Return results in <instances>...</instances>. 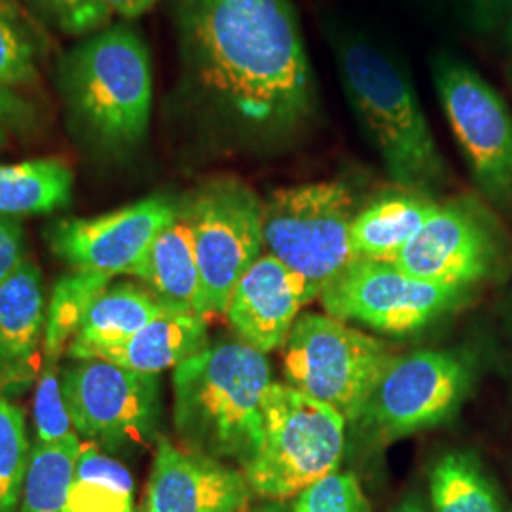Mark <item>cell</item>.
<instances>
[{
  "label": "cell",
  "instance_id": "cell-1",
  "mask_svg": "<svg viewBox=\"0 0 512 512\" xmlns=\"http://www.w3.org/2000/svg\"><path fill=\"white\" fill-rule=\"evenodd\" d=\"M190 109L243 147H289L321 120L291 0H173Z\"/></svg>",
  "mask_w": 512,
  "mask_h": 512
},
{
  "label": "cell",
  "instance_id": "cell-2",
  "mask_svg": "<svg viewBox=\"0 0 512 512\" xmlns=\"http://www.w3.org/2000/svg\"><path fill=\"white\" fill-rule=\"evenodd\" d=\"M325 33L349 109L389 177L431 198L446 184L448 171L406 61L357 25L332 21Z\"/></svg>",
  "mask_w": 512,
  "mask_h": 512
},
{
  "label": "cell",
  "instance_id": "cell-3",
  "mask_svg": "<svg viewBox=\"0 0 512 512\" xmlns=\"http://www.w3.org/2000/svg\"><path fill=\"white\" fill-rule=\"evenodd\" d=\"M270 384L266 355L241 340L209 344L175 366L173 423L181 446L243 471L264 439Z\"/></svg>",
  "mask_w": 512,
  "mask_h": 512
},
{
  "label": "cell",
  "instance_id": "cell-4",
  "mask_svg": "<svg viewBox=\"0 0 512 512\" xmlns=\"http://www.w3.org/2000/svg\"><path fill=\"white\" fill-rule=\"evenodd\" d=\"M61 92L74 122L112 152L137 147L152 114V67L143 37L112 25L78 44L61 65Z\"/></svg>",
  "mask_w": 512,
  "mask_h": 512
},
{
  "label": "cell",
  "instance_id": "cell-5",
  "mask_svg": "<svg viewBox=\"0 0 512 512\" xmlns=\"http://www.w3.org/2000/svg\"><path fill=\"white\" fill-rule=\"evenodd\" d=\"M346 423L329 404L272 382L264 397V439L241 471L251 492L285 501L336 473L346 452Z\"/></svg>",
  "mask_w": 512,
  "mask_h": 512
},
{
  "label": "cell",
  "instance_id": "cell-6",
  "mask_svg": "<svg viewBox=\"0 0 512 512\" xmlns=\"http://www.w3.org/2000/svg\"><path fill=\"white\" fill-rule=\"evenodd\" d=\"M355 213V196L340 181L279 188L264 202V249L302 279L313 300L355 260L349 243Z\"/></svg>",
  "mask_w": 512,
  "mask_h": 512
},
{
  "label": "cell",
  "instance_id": "cell-7",
  "mask_svg": "<svg viewBox=\"0 0 512 512\" xmlns=\"http://www.w3.org/2000/svg\"><path fill=\"white\" fill-rule=\"evenodd\" d=\"M393 359L384 342L332 315L306 313L289 332L283 370L287 385L329 404L348 423H357Z\"/></svg>",
  "mask_w": 512,
  "mask_h": 512
},
{
  "label": "cell",
  "instance_id": "cell-8",
  "mask_svg": "<svg viewBox=\"0 0 512 512\" xmlns=\"http://www.w3.org/2000/svg\"><path fill=\"white\" fill-rule=\"evenodd\" d=\"M435 92L478 190L512 211V112L501 93L459 55L429 61Z\"/></svg>",
  "mask_w": 512,
  "mask_h": 512
},
{
  "label": "cell",
  "instance_id": "cell-9",
  "mask_svg": "<svg viewBox=\"0 0 512 512\" xmlns=\"http://www.w3.org/2000/svg\"><path fill=\"white\" fill-rule=\"evenodd\" d=\"M264 202L238 179H215L190 196L179 215L194 238L211 315L226 313L239 279L264 251Z\"/></svg>",
  "mask_w": 512,
  "mask_h": 512
},
{
  "label": "cell",
  "instance_id": "cell-10",
  "mask_svg": "<svg viewBox=\"0 0 512 512\" xmlns=\"http://www.w3.org/2000/svg\"><path fill=\"white\" fill-rule=\"evenodd\" d=\"M61 387L78 437L120 454L156 439L162 397L156 374L109 361H82L61 370Z\"/></svg>",
  "mask_w": 512,
  "mask_h": 512
},
{
  "label": "cell",
  "instance_id": "cell-11",
  "mask_svg": "<svg viewBox=\"0 0 512 512\" xmlns=\"http://www.w3.org/2000/svg\"><path fill=\"white\" fill-rule=\"evenodd\" d=\"M469 387V365L454 353L418 351L395 357L355 425L380 444L403 439L452 418Z\"/></svg>",
  "mask_w": 512,
  "mask_h": 512
},
{
  "label": "cell",
  "instance_id": "cell-12",
  "mask_svg": "<svg viewBox=\"0 0 512 512\" xmlns=\"http://www.w3.org/2000/svg\"><path fill=\"white\" fill-rule=\"evenodd\" d=\"M467 291L421 281L389 262L355 258L319 296L325 311L340 321L353 319L382 332L404 334L459 308Z\"/></svg>",
  "mask_w": 512,
  "mask_h": 512
},
{
  "label": "cell",
  "instance_id": "cell-13",
  "mask_svg": "<svg viewBox=\"0 0 512 512\" xmlns=\"http://www.w3.org/2000/svg\"><path fill=\"white\" fill-rule=\"evenodd\" d=\"M179 217V205L167 196H150L93 219L55 220L46 241L55 256L76 272L129 274L147 256L154 239Z\"/></svg>",
  "mask_w": 512,
  "mask_h": 512
},
{
  "label": "cell",
  "instance_id": "cell-14",
  "mask_svg": "<svg viewBox=\"0 0 512 512\" xmlns=\"http://www.w3.org/2000/svg\"><path fill=\"white\" fill-rule=\"evenodd\" d=\"M499 258L492 219L476 203L454 200L439 203L393 264L421 281L471 289L490 277Z\"/></svg>",
  "mask_w": 512,
  "mask_h": 512
},
{
  "label": "cell",
  "instance_id": "cell-15",
  "mask_svg": "<svg viewBox=\"0 0 512 512\" xmlns=\"http://www.w3.org/2000/svg\"><path fill=\"white\" fill-rule=\"evenodd\" d=\"M251 497L238 467L158 440L143 512H245Z\"/></svg>",
  "mask_w": 512,
  "mask_h": 512
},
{
  "label": "cell",
  "instance_id": "cell-16",
  "mask_svg": "<svg viewBox=\"0 0 512 512\" xmlns=\"http://www.w3.org/2000/svg\"><path fill=\"white\" fill-rule=\"evenodd\" d=\"M311 296L298 275L262 253L239 279L228 304V321L241 342L260 353L281 348Z\"/></svg>",
  "mask_w": 512,
  "mask_h": 512
},
{
  "label": "cell",
  "instance_id": "cell-17",
  "mask_svg": "<svg viewBox=\"0 0 512 512\" xmlns=\"http://www.w3.org/2000/svg\"><path fill=\"white\" fill-rule=\"evenodd\" d=\"M133 275L147 283L148 291L167 310L196 313L205 319L211 317L192 230L181 215L154 239Z\"/></svg>",
  "mask_w": 512,
  "mask_h": 512
},
{
  "label": "cell",
  "instance_id": "cell-18",
  "mask_svg": "<svg viewBox=\"0 0 512 512\" xmlns=\"http://www.w3.org/2000/svg\"><path fill=\"white\" fill-rule=\"evenodd\" d=\"M209 346L207 319L196 313L167 310L116 348L97 351L88 361H109L143 374L179 366Z\"/></svg>",
  "mask_w": 512,
  "mask_h": 512
},
{
  "label": "cell",
  "instance_id": "cell-19",
  "mask_svg": "<svg viewBox=\"0 0 512 512\" xmlns=\"http://www.w3.org/2000/svg\"><path fill=\"white\" fill-rule=\"evenodd\" d=\"M164 311L167 308L148 289L133 283L109 285L86 313L82 327L69 344L67 355L78 361H88L97 351L128 342Z\"/></svg>",
  "mask_w": 512,
  "mask_h": 512
},
{
  "label": "cell",
  "instance_id": "cell-20",
  "mask_svg": "<svg viewBox=\"0 0 512 512\" xmlns=\"http://www.w3.org/2000/svg\"><path fill=\"white\" fill-rule=\"evenodd\" d=\"M437 207L439 203L429 196L408 190L370 203L357 211L351 222L349 243L353 255L393 264L423 224L433 217Z\"/></svg>",
  "mask_w": 512,
  "mask_h": 512
},
{
  "label": "cell",
  "instance_id": "cell-21",
  "mask_svg": "<svg viewBox=\"0 0 512 512\" xmlns=\"http://www.w3.org/2000/svg\"><path fill=\"white\" fill-rule=\"evenodd\" d=\"M46 296L37 264L27 260L0 283V349L4 363L23 365L44 340Z\"/></svg>",
  "mask_w": 512,
  "mask_h": 512
},
{
  "label": "cell",
  "instance_id": "cell-22",
  "mask_svg": "<svg viewBox=\"0 0 512 512\" xmlns=\"http://www.w3.org/2000/svg\"><path fill=\"white\" fill-rule=\"evenodd\" d=\"M73 171L57 158L0 164V215L31 217L67 207L73 198Z\"/></svg>",
  "mask_w": 512,
  "mask_h": 512
},
{
  "label": "cell",
  "instance_id": "cell-23",
  "mask_svg": "<svg viewBox=\"0 0 512 512\" xmlns=\"http://www.w3.org/2000/svg\"><path fill=\"white\" fill-rule=\"evenodd\" d=\"M433 512H511L494 480L469 452H448L429 475Z\"/></svg>",
  "mask_w": 512,
  "mask_h": 512
},
{
  "label": "cell",
  "instance_id": "cell-24",
  "mask_svg": "<svg viewBox=\"0 0 512 512\" xmlns=\"http://www.w3.org/2000/svg\"><path fill=\"white\" fill-rule=\"evenodd\" d=\"M135 482L128 469L90 442H82L67 512H133Z\"/></svg>",
  "mask_w": 512,
  "mask_h": 512
},
{
  "label": "cell",
  "instance_id": "cell-25",
  "mask_svg": "<svg viewBox=\"0 0 512 512\" xmlns=\"http://www.w3.org/2000/svg\"><path fill=\"white\" fill-rule=\"evenodd\" d=\"M82 442L76 433L57 442H37L23 486L18 512H67Z\"/></svg>",
  "mask_w": 512,
  "mask_h": 512
},
{
  "label": "cell",
  "instance_id": "cell-26",
  "mask_svg": "<svg viewBox=\"0 0 512 512\" xmlns=\"http://www.w3.org/2000/svg\"><path fill=\"white\" fill-rule=\"evenodd\" d=\"M107 275L76 272L63 275L55 283L44 327V357L57 359L82 327L86 313L97 296L109 287Z\"/></svg>",
  "mask_w": 512,
  "mask_h": 512
},
{
  "label": "cell",
  "instance_id": "cell-27",
  "mask_svg": "<svg viewBox=\"0 0 512 512\" xmlns=\"http://www.w3.org/2000/svg\"><path fill=\"white\" fill-rule=\"evenodd\" d=\"M25 414L0 397V512H18L31 461Z\"/></svg>",
  "mask_w": 512,
  "mask_h": 512
},
{
  "label": "cell",
  "instance_id": "cell-28",
  "mask_svg": "<svg viewBox=\"0 0 512 512\" xmlns=\"http://www.w3.org/2000/svg\"><path fill=\"white\" fill-rule=\"evenodd\" d=\"M33 42L0 6V116L12 114L19 88L37 82Z\"/></svg>",
  "mask_w": 512,
  "mask_h": 512
},
{
  "label": "cell",
  "instance_id": "cell-29",
  "mask_svg": "<svg viewBox=\"0 0 512 512\" xmlns=\"http://www.w3.org/2000/svg\"><path fill=\"white\" fill-rule=\"evenodd\" d=\"M35 427L37 442H57L76 433L65 403L57 359H44L35 393Z\"/></svg>",
  "mask_w": 512,
  "mask_h": 512
},
{
  "label": "cell",
  "instance_id": "cell-30",
  "mask_svg": "<svg viewBox=\"0 0 512 512\" xmlns=\"http://www.w3.org/2000/svg\"><path fill=\"white\" fill-rule=\"evenodd\" d=\"M293 512H370L357 476L332 473L294 499Z\"/></svg>",
  "mask_w": 512,
  "mask_h": 512
},
{
  "label": "cell",
  "instance_id": "cell-31",
  "mask_svg": "<svg viewBox=\"0 0 512 512\" xmlns=\"http://www.w3.org/2000/svg\"><path fill=\"white\" fill-rule=\"evenodd\" d=\"M31 4L69 37L95 35L107 29L112 18L105 0H31Z\"/></svg>",
  "mask_w": 512,
  "mask_h": 512
},
{
  "label": "cell",
  "instance_id": "cell-32",
  "mask_svg": "<svg viewBox=\"0 0 512 512\" xmlns=\"http://www.w3.org/2000/svg\"><path fill=\"white\" fill-rule=\"evenodd\" d=\"M459 21L473 35H488L507 16L503 0H452Z\"/></svg>",
  "mask_w": 512,
  "mask_h": 512
},
{
  "label": "cell",
  "instance_id": "cell-33",
  "mask_svg": "<svg viewBox=\"0 0 512 512\" xmlns=\"http://www.w3.org/2000/svg\"><path fill=\"white\" fill-rule=\"evenodd\" d=\"M27 245L18 220L0 215V283L27 262Z\"/></svg>",
  "mask_w": 512,
  "mask_h": 512
},
{
  "label": "cell",
  "instance_id": "cell-34",
  "mask_svg": "<svg viewBox=\"0 0 512 512\" xmlns=\"http://www.w3.org/2000/svg\"><path fill=\"white\" fill-rule=\"evenodd\" d=\"M112 14H118L120 18L135 19L141 18L152 10L160 0H105Z\"/></svg>",
  "mask_w": 512,
  "mask_h": 512
},
{
  "label": "cell",
  "instance_id": "cell-35",
  "mask_svg": "<svg viewBox=\"0 0 512 512\" xmlns=\"http://www.w3.org/2000/svg\"><path fill=\"white\" fill-rule=\"evenodd\" d=\"M414 8H418L425 14H444L448 6H452V0H406Z\"/></svg>",
  "mask_w": 512,
  "mask_h": 512
},
{
  "label": "cell",
  "instance_id": "cell-36",
  "mask_svg": "<svg viewBox=\"0 0 512 512\" xmlns=\"http://www.w3.org/2000/svg\"><path fill=\"white\" fill-rule=\"evenodd\" d=\"M391 512H427L420 494H410Z\"/></svg>",
  "mask_w": 512,
  "mask_h": 512
},
{
  "label": "cell",
  "instance_id": "cell-37",
  "mask_svg": "<svg viewBox=\"0 0 512 512\" xmlns=\"http://www.w3.org/2000/svg\"><path fill=\"white\" fill-rule=\"evenodd\" d=\"M505 38H507V44L512 46V21L507 25V33H505Z\"/></svg>",
  "mask_w": 512,
  "mask_h": 512
},
{
  "label": "cell",
  "instance_id": "cell-38",
  "mask_svg": "<svg viewBox=\"0 0 512 512\" xmlns=\"http://www.w3.org/2000/svg\"><path fill=\"white\" fill-rule=\"evenodd\" d=\"M503 4H505L507 14H512V0H503Z\"/></svg>",
  "mask_w": 512,
  "mask_h": 512
},
{
  "label": "cell",
  "instance_id": "cell-39",
  "mask_svg": "<svg viewBox=\"0 0 512 512\" xmlns=\"http://www.w3.org/2000/svg\"><path fill=\"white\" fill-rule=\"evenodd\" d=\"M4 145V129H2V126H0V147Z\"/></svg>",
  "mask_w": 512,
  "mask_h": 512
},
{
  "label": "cell",
  "instance_id": "cell-40",
  "mask_svg": "<svg viewBox=\"0 0 512 512\" xmlns=\"http://www.w3.org/2000/svg\"><path fill=\"white\" fill-rule=\"evenodd\" d=\"M4 363V357H2V349H0V365Z\"/></svg>",
  "mask_w": 512,
  "mask_h": 512
},
{
  "label": "cell",
  "instance_id": "cell-41",
  "mask_svg": "<svg viewBox=\"0 0 512 512\" xmlns=\"http://www.w3.org/2000/svg\"><path fill=\"white\" fill-rule=\"evenodd\" d=\"M245 512H266V511H245Z\"/></svg>",
  "mask_w": 512,
  "mask_h": 512
},
{
  "label": "cell",
  "instance_id": "cell-42",
  "mask_svg": "<svg viewBox=\"0 0 512 512\" xmlns=\"http://www.w3.org/2000/svg\"><path fill=\"white\" fill-rule=\"evenodd\" d=\"M139 512H143V509H141V511H139Z\"/></svg>",
  "mask_w": 512,
  "mask_h": 512
}]
</instances>
